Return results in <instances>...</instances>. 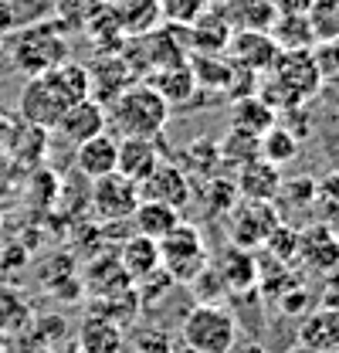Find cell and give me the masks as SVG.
I'll list each match as a JSON object with an SVG mask.
<instances>
[{
    "label": "cell",
    "instance_id": "6da1fadb",
    "mask_svg": "<svg viewBox=\"0 0 339 353\" xmlns=\"http://www.w3.org/2000/svg\"><path fill=\"white\" fill-rule=\"evenodd\" d=\"M92 88H88V68L79 61H61L58 68L44 72L28 79L21 88V116L38 126V130H54V123L61 119V112L79 102L88 99Z\"/></svg>",
    "mask_w": 339,
    "mask_h": 353
},
{
    "label": "cell",
    "instance_id": "7a4b0ae2",
    "mask_svg": "<svg viewBox=\"0 0 339 353\" xmlns=\"http://www.w3.org/2000/svg\"><path fill=\"white\" fill-rule=\"evenodd\" d=\"M7 54H10V65H14L24 79L44 75V72L58 68L61 61H68V54H72L68 31H65L54 17L31 21V24H24V28L10 38Z\"/></svg>",
    "mask_w": 339,
    "mask_h": 353
},
{
    "label": "cell",
    "instance_id": "3957f363",
    "mask_svg": "<svg viewBox=\"0 0 339 353\" xmlns=\"http://www.w3.org/2000/svg\"><path fill=\"white\" fill-rule=\"evenodd\" d=\"M105 116H109V130L119 136L156 139L167 130L170 105L160 99L156 88H150L146 82H132L116 102L105 105Z\"/></svg>",
    "mask_w": 339,
    "mask_h": 353
},
{
    "label": "cell",
    "instance_id": "277c9868",
    "mask_svg": "<svg viewBox=\"0 0 339 353\" xmlns=\"http://www.w3.org/2000/svg\"><path fill=\"white\" fill-rule=\"evenodd\" d=\"M180 340L190 353H231L238 343V319L217 303H197L180 323Z\"/></svg>",
    "mask_w": 339,
    "mask_h": 353
},
{
    "label": "cell",
    "instance_id": "5b68a950",
    "mask_svg": "<svg viewBox=\"0 0 339 353\" xmlns=\"http://www.w3.org/2000/svg\"><path fill=\"white\" fill-rule=\"evenodd\" d=\"M211 265L207 245L194 224H176L167 238H160V268L173 282H197Z\"/></svg>",
    "mask_w": 339,
    "mask_h": 353
},
{
    "label": "cell",
    "instance_id": "8992f818",
    "mask_svg": "<svg viewBox=\"0 0 339 353\" xmlns=\"http://www.w3.org/2000/svg\"><path fill=\"white\" fill-rule=\"evenodd\" d=\"M88 204H92V218L102 221V224H129L136 204H139V183H132L119 170L95 176Z\"/></svg>",
    "mask_w": 339,
    "mask_h": 353
},
{
    "label": "cell",
    "instance_id": "52a82bcc",
    "mask_svg": "<svg viewBox=\"0 0 339 353\" xmlns=\"http://www.w3.org/2000/svg\"><path fill=\"white\" fill-rule=\"evenodd\" d=\"M268 75L285 88L298 105H305L312 95H319V88L326 85L319 75V65L312 58V48H292V51H278L275 65L268 68Z\"/></svg>",
    "mask_w": 339,
    "mask_h": 353
},
{
    "label": "cell",
    "instance_id": "ba28073f",
    "mask_svg": "<svg viewBox=\"0 0 339 353\" xmlns=\"http://www.w3.org/2000/svg\"><path fill=\"white\" fill-rule=\"evenodd\" d=\"M278 44L268 31H254V28H234L231 31V41L224 48V54L238 65V68H248L254 75H265L275 58H278Z\"/></svg>",
    "mask_w": 339,
    "mask_h": 353
},
{
    "label": "cell",
    "instance_id": "9c48e42d",
    "mask_svg": "<svg viewBox=\"0 0 339 353\" xmlns=\"http://www.w3.org/2000/svg\"><path fill=\"white\" fill-rule=\"evenodd\" d=\"M85 68H88V88H92V99H99L102 105L116 102L132 82H139L119 51H102V54H99L92 65H85Z\"/></svg>",
    "mask_w": 339,
    "mask_h": 353
},
{
    "label": "cell",
    "instance_id": "30bf717a",
    "mask_svg": "<svg viewBox=\"0 0 339 353\" xmlns=\"http://www.w3.org/2000/svg\"><path fill=\"white\" fill-rule=\"evenodd\" d=\"M190 194H194V187H190L187 170L170 160H160V167L139 183V201H160L176 211H183L190 204Z\"/></svg>",
    "mask_w": 339,
    "mask_h": 353
},
{
    "label": "cell",
    "instance_id": "8fae6325",
    "mask_svg": "<svg viewBox=\"0 0 339 353\" xmlns=\"http://www.w3.org/2000/svg\"><path fill=\"white\" fill-rule=\"evenodd\" d=\"M54 130L61 132L68 143H85V139H92V136H99V132L109 130V116H105V105L99 102V99H79V102H72L65 112H61V119L54 123Z\"/></svg>",
    "mask_w": 339,
    "mask_h": 353
},
{
    "label": "cell",
    "instance_id": "7c38bea8",
    "mask_svg": "<svg viewBox=\"0 0 339 353\" xmlns=\"http://www.w3.org/2000/svg\"><path fill=\"white\" fill-rule=\"evenodd\" d=\"M245 201V197H241ZM282 221L268 208V201H245L234 211V228H231V241L241 248H258L268 241V234L278 228Z\"/></svg>",
    "mask_w": 339,
    "mask_h": 353
},
{
    "label": "cell",
    "instance_id": "4fadbf2b",
    "mask_svg": "<svg viewBox=\"0 0 339 353\" xmlns=\"http://www.w3.org/2000/svg\"><path fill=\"white\" fill-rule=\"evenodd\" d=\"M139 82H146L150 88H156L160 99L167 102L170 109L190 105V102L197 99V92H201L197 79H194V68H190V58L180 61V65H170V68H156V72H150V75L139 79Z\"/></svg>",
    "mask_w": 339,
    "mask_h": 353
},
{
    "label": "cell",
    "instance_id": "5bb4252c",
    "mask_svg": "<svg viewBox=\"0 0 339 353\" xmlns=\"http://www.w3.org/2000/svg\"><path fill=\"white\" fill-rule=\"evenodd\" d=\"M160 136L156 139H139V136H123L119 153H116V170L129 176L132 183H143L146 176L160 167Z\"/></svg>",
    "mask_w": 339,
    "mask_h": 353
},
{
    "label": "cell",
    "instance_id": "9a60e30c",
    "mask_svg": "<svg viewBox=\"0 0 339 353\" xmlns=\"http://www.w3.org/2000/svg\"><path fill=\"white\" fill-rule=\"evenodd\" d=\"M296 259L309 272H333L339 265V238L329 231V228H322V224H312L309 231H302L298 234V248H296Z\"/></svg>",
    "mask_w": 339,
    "mask_h": 353
},
{
    "label": "cell",
    "instance_id": "2e32d148",
    "mask_svg": "<svg viewBox=\"0 0 339 353\" xmlns=\"http://www.w3.org/2000/svg\"><path fill=\"white\" fill-rule=\"evenodd\" d=\"M231 31L234 24L227 17H220L217 10H204L194 24H187V44H190V54H224V48L231 41Z\"/></svg>",
    "mask_w": 339,
    "mask_h": 353
},
{
    "label": "cell",
    "instance_id": "e0dca14e",
    "mask_svg": "<svg viewBox=\"0 0 339 353\" xmlns=\"http://www.w3.org/2000/svg\"><path fill=\"white\" fill-rule=\"evenodd\" d=\"M234 187H238V197H245V201H275L278 190H282V174H278L275 163L254 157V160L238 167Z\"/></svg>",
    "mask_w": 339,
    "mask_h": 353
},
{
    "label": "cell",
    "instance_id": "ac0fdd59",
    "mask_svg": "<svg viewBox=\"0 0 339 353\" xmlns=\"http://www.w3.org/2000/svg\"><path fill=\"white\" fill-rule=\"evenodd\" d=\"M85 353H123L126 336H123V323L105 316V312H92L85 316L79 326V340H75Z\"/></svg>",
    "mask_w": 339,
    "mask_h": 353
},
{
    "label": "cell",
    "instance_id": "d6986e66",
    "mask_svg": "<svg viewBox=\"0 0 339 353\" xmlns=\"http://www.w3.org/2000/svg\"><path fill=\"white\" fill-rule=\"evenodd\" d=\"M298 347L309 353L339 350V306L312 309L298 326Z\"/></svg>",
    "mask_w": 339,
    "mask_h": 353
},
{
    "label": "cell",
    "instance_id": "ffe728a7",
    "mask_svg": "<svg viewBox=\"0 0 339 353\" xmlns=\"http://www.w3.org/2000/svg\"><path fill=\"white\" fill-rule=\"evenodd\" d=\"M116 153H119V139L109 130L99 132V136H92V139L75 146V170L85 174L88 180L112 174L116 170Z\"/></svg>",
    "mask_w": 339,
    "mask_h": 353
},
{
    "label": "cell",
    "instance_id": "44dd1931",
    "mask_svg": "<svg viewBox=\"0 0 339 353\" xmlns=\"http://www.w3.org/2000/svg\"><path fill=\"white\" fill-rule=\"evenodd\" d=\"M119 265H123V272L132 279V285L143 282V279H150V275L160 268V241H153V238L132 231L126 241H123V248H119Z\"/></svg>",
    "mask_w": 339,
    "mask_h": 353
},
{
    "label": "cell",
    "instance_id": "7402d4cb",
    "mask_svg": "<svg viewBox=\"0 0 339 353\" xmlns=\"http://www.w3.org/2000/svg\"><path fill=\"white\" fill-rule=\"evenodd\" d=\"M275 123H278V112L258 92L254 95H241V99L231 102V130H241V132H248V136L261 139Z\"/></svg>",
    "mask_w": 339,
    "mask_h": 353
},
{
    "label": "cell",
    "instance_id": "603a6c76",
    "mask_svg": "<svg viewBox=\"0 0 339 353\" xmlns=\"http://www.w3.org/2000/svg\"><path fill=\"white\" fill-rule=\"evenodd\" d=\"M214 272L220 275V282H224L227 292H248V289H254V282H258V262L248 255V248H241V245H231L217 259Z\"/></svg>",
    "mask_w": 339,
    "mask_h": 353
},
{
    "label": "cell",
    "instance_id": "cb8c5ba5",
    "mask_svg": "<svg viewBox=\"0 0 339 353\" xmlns=\"http://www.w3.org/2000/svg\"><path fill=\"white\" fill-rule=\"evenodd\" d=\"M180 221H183L180 211L170 208V204H160V201H139L136 211H132V218H129V224H132L136 234H146V238L160 241V238H167Z\"/></svg>",
    "mask_w": 339,
    "mask_h": 353
},
{
    "label": "cell",
    "instance_id": "d4e9b609",
    "mask_svg": "<svg viewBox=\"0 0 339 353\" xmlns=\"http://www.w3.org/2000/svg\"><path fill=\"white\" fill-rule=\"evenodd\" d=\"M126 38H136V34H146L153 31L156 24H163V10H160V0H109Z\"/></svg>",
    "mask_w": 339,
    "mask_h": 353
},
{
    "label": "cell",
    "instance_id": "484cf974",
    "mask_svg": "<svg viewBox=\"0 0 339 353\" xmlns=\"http://www.w3.org/2000/svg\"><path fill=\"white\" fill-rule=\"evenodd\" d=\"M82 34H88V41L95 44L99 54H102V51H119V48L126 44V31H123V24H119L112 3H102V7L95 10V17L85 24Z\"/></svg>",
    "mask_w": 339,
    "mask_h": 353
},
{
    "label": "cell",
    "instance_id": "4316f807",
    "mask_svg": "<svg viewBox=\"0 0 339 353\" xmlns=\"http://www.w3.org/2000/svg\"><path fill=\"white\" fill-rule=\"evenodd\" d=\"M190 68L201 88H214V92H227L231 75H234V61L227 54H190Z\"/></svg>",
    "mask_w": 339,
    "mask_h": 353
},
{
    "label": "cell",
    "instance_id": "83f0119b",
    "mask_svg": "<svg viewBox=\"0 0 339 353\" xmlns=\"http://www.w3.org/2000/svg\"><path fill=\"white\" fill-rule=\"evenodd\" d=\"M258 157L268 160V163H275V167L282 170L285 163H292L298 157V136L289 130V126L275 123L271 130L258 139Z\"/></svg>",
    "mask_w": 339,
    "mask_h": 353
},
{
    "label": "cell",
    "instance_id": "f1b7e54d",
    "mask_svg": "<svg viewBox=\"0 0 339 353\" xmlns=\"http://www.w3.org/2000/svg\"><path fill=\"white\" fill-rule=\"evenodd\" d=\"M275 44L282 51H292V48H312L316 44V34H312V24L305 14H278L271 31H268Z\"/></svg>",
    "mask_w": 339,
    "mask_h": 353
},
{
    "label": "cell",
    "instance_id": "f546056e",
    "mask_svg": "<svg viewBox=\"0 0 339 353\" xmlns=\"http://www.w3.org/2000/svg\"><path fill=\"white\" fill-rule=\"evenodd\" d=\"M105 0H51V17L72 34V31H85V24L95 17V10Z\"/></svg>",
    "mask_w": 339,
    "mask_h": 353
},
{
    "label": "cell",
    "instance_id": "4dcf8cb0",
    "mask_svg": "<svg viewBox=\"0 0 339 353\" xmlns=\"http://www.w3.org/2000/svg\"><path fill=\"white\" fill-rule=\"evenodd\" d=\"M316 41H329L339 34V0H312V7L305 10Z\"/></svg>",
    "mask_w": 339,
    "mask_h": 353
},
{
    "label": "cell",
    "instance_id": "1f68e13d",
    "mask_svg": "<svg viewBox=\"0 0 339 353\" xmlns=\"http://www.w3.org/2000/svg\"><path fill=\"white\" fill-rule=\"evenodd\" d=\"M258 157V136H248V132L241 130H231L227 132V139L220 143V160L224 163H234V167H241V163H248Z\"/></svg>",
    "mask_w": 339,
    "mask_h": 353
},
{
    "label": "cell",
    "instance_id": "d6a6232c",
    "mask_svg": "<svg viewBox=\"0 0 339 353\" xmlns=\"http://www.w3.org/2000/svg\"><path fill=\"white\" fill-rule=\"evenodd\" d=\"M275 17H278V10H275V3H271V0H248V3L241 7V17H238V24H234V28L271 31Z\"/></svg>",
    "mask_w": 339,
    "mask_h": 353
},
{
    "label": "cell",
    "instance_id": "836d02e7",
    "mask_svg": "<svg viewBox=\"0 0 339 353\" xmlns=\"http://www.w3.org/2000/svg\"><path fill=\"white\" fill-rule=\"evenodd\" d=\"M211 7V0H160V10H163V21L170 24H194L204 10Z\"/></svg>",
    "mask_w": 339,
    "mask_h": 353
},
{
    "label": "cell",
    "instance_id": "e575fe53",
    "mask_svg": "<svg viewBox=\"0 0 339 353\" xmlns=\"http://www.w3.org/2000/svg\"><path fill=\"white\" fill-rule=\"evenodd\" d=\"M136 347H139V353H170V336L160 330H139Z\"/></svg>",
    "mask_w": 339,
    "mask_h": 353
},
{
    "label": "cell",
    "instance_id": "d590c367",
    "mask_svg": "<svg viewBox=\"0 0 339 353\" xmlns=\"http://www.w3.org/2000/svg\"><path fill=\"white\" fill-rule=\"evenodd\" d=\"M248 0H211V10H217L220 17H227L231 24H238V17H241V7H245Z\"/></svg>",
    "mask_w": 339,
    "mask_h": 353
},
{
    "label": "cell",
    "instance_id": "8d00e7d4",
    "mask_svg": "<svg viewBox=\"0 0 339 353\" xmlns=\"http://www.w3.org/2000/svg\"><path fill=\"white\" fill-rule=\"evenodd\" d=\"M17 28V10H14V0H0V38L10 34Z\"/></svg>",
    "mask_w": 339,
    "mask_h": 353
},
{
    "label": "cell",
    "instance_id": "74e56055",
    "mask_svg": "<svg viewBox=\"0 0 339 353\" xmlns=\"http://www.w3.org/2000/svg\"><path fill=\"white\" fill-rule=\"evenodd\" d=\"M278 14H305L312 7V0H271Z\"/></svg>",
    "mask_w": 339,
    "mask_h": 353
},
{
    "label": "cell",
    "instance_id": "f35d334b",
    "mask_svg": "<svg viewBox=\"0 0 339 353\" xmlns=\"http://www.w3.org/2000/svg\"><path fill=\"white\" fill-rule=\"evenodd\" d=\"M51 353H85V350L79 347V343H65V347H54Z\"/></svg>",
    "mask_w": 339,
    "mask_h": 353
},
{
    "label": "cell",
    "instance_id": "ab89813d",
    "mask_svg": "<svg viewBox=\"0 0 339 353\" xmlns=\"http://www.w3.org/2000/svg\"><path fill=\"white\" fill-rule=\"evenodd\" d=\"M322 353H336V350H322Z\"/></svg>",
    "mask_w": 339,
    "mask_h": 353
},
{
    "label": "cell",
    "instance_id": "60d3db41",
    "mask_svg": "<svg viewBox=\"0 0 339 353\" xmlns=\"http://www.w3.org/2000/svg\"><path fill=\"white\" fill-rule=\"evenodd\" d=\"M105 3H109V0H105Z\"/></svg>",
    "mask_w": 339,
    "mask_h": 353
},
{
    "label": "cell",
    "instance_id": "b9f144b4",
    "mask_svg": "<svg viewBox=\"0 0 339 353\" xmlns=\"http://www.w3.org/2000/svg\"><path fill=\"white\" fill-rule=\"evenodd\" d=\"M336 353H339V350H336Z\"/></svg>",
    "mask_w": 339,
    "mask_h": 353
}]
</instances>
